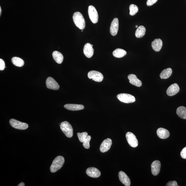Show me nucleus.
Segmentation results:
<instances>
[{
  "mask_svg": "<svg viewBox=\"0 0 186 186\" xmlns=\"http://www.w3.org/2000/svg\"><path fill=\"white\" fill-rule=\"evenodd\" d=\"M117 98L120 101L124 103H133L136 101L135 98L133 96L127 93L119 94L117 96Z\"/></svg>",
  "mask_w": 186,
  "mask_h": 186,
  "instance_id": "nucleus-4",
  "label": "nucleus"
},
{
  "mask_svg": "<svg viewBox=\"0 0 186 186\" xmlns=\"http://www.w3.org/2000/svg\"><path fill=\"white\" fill-rule=\"evenodd\" d=\"M9 123L13 128L19 130H24L28 127V125L27 123L21 122L13 119L10 120Z\"/></svg>",
  "mask_w": 186,
  "mask_h": 186,
  "instance_id": "nucleus-5",
  "label": "nucleus"
},
{
  "mask_svg": "<svg viewBox=\"0 0 186 186\" xmlns=\"http://www.w3.org/2000/svg\"><path fill=\"white\" fill-rule=\"evenodd\" d=\"M119 177L120 181L124 185L126 186H129L131 185L130 179L125 173L122 171L119 173Z\"/></svg>",
  "mask_w": 186,
  "mask_h": 186,
  "instance_id": "nucleus-12",
  "label": "nucleus"
},
{
  "mask_svg": "<svg viewBox=\"0 0 186 186\" xmlns=\"http://www.w3.org/2000/svg\"><path fill=\"white\" fill-rule=\"evenodd\" d=\"M1 7H0V15H1Z\"/></svg>",
  "mask_w": 186,
  "mask_h": 186,
  "instance_id": "nucleus-35",
  "label": "nucleus"
},
{
  "mask_svg": "<svg viewBox=\"0 0 186 186\" xmlns=\"http://www.w3.org/2000/svg\"><path fill=\"white\" fill-rule=\"evenodd\" d=\"M119 20L115 18L113 20L110 27V33L112 36H115L117 35L119 29Z\"/></svg>",
  "mask_w": 186,
  "mask_h": 186,
  "instance_id": "nucleus-11",
  "label": "nucleus"
},
{
  "mask_svg": "<svg viewBox=\"0 0 186 186\" xmlns=\"http://www.w3.org/2000/svg\"><path fill=\"white\" fill-rule=\"evenodd\" d=\"M146 29L143 26H140L137 29L135 33L136 37L138 38H142L145 35Z\"/></svg>",
  "mask_w": 186,
  "mask_h": 186,
  "instance_id": "nucleus-24",
  "label": "nucleus"
},
{
  "mask_svg": "<svg viewBox=\"0 0 186 186\" xmlns=\"http://www.w3.org/2000/svg\"><path fill=\"white\" fill-rule=\"evenodd\" d=\"M60 128L62 131L68 138H71L73 135V129L72 126L67 121H64L61 124Z\"/></svg>",
  "mask_w": 186,
  "mask_h": 186,
  "instance_id": "nucleus-3",
  "label": "nucleus"
},
{
  "mask_svg": "<svg viewBox=\"0 0 186 186\" xmlns=\"http://www.w3.org/2000/svg\"><path fill=\"white\" fill-rule=\"evenodd\" d=\"M46 87L50 89L57 90L59 88V85L56 81L51 77L47 78L46 81Z\"/></svg>",
  "mask_w": 186,
  "mask_h": 186,
  "instance_id": "nucleus-9",
  "label": "nucleus"
},
{
  "mask_svg": "<svg viewBox=\"0 0 186 186\" xmlns=\"http://www.w3.org/2000/svg\"><path fill=\"white\" fill-rule=\"evenodd\" d=\"M127 55V52L123 49L117 48L113 52L114 56L117 58H121Z\"/></svg>",
  "mask_w": 186,
  "mask_h": 186,
  "instance_id": "nucleus-22",
  "label": "nucleus"
},
{
  "mask_svg": "<svg viewBox=\"0 0 186 186\" xmlns=\"http://www.w3.org/2000/svg\"><path fill=\"white\" fill-rule=\"evenodd\" d=\"M5 68V63L3 59H0V70H3Z\"/></svg>",
  "mask_w": 186,
  "mask_h": 186,
  "instance_id": "nucleus-30",
  "label": "nucleus"
},
{
  "mask_svg": "<svg viewBox=\"0 0 186 186\" xmlns=\"http://www.w3.org/2000/svg\"><path fill=\"white\" fill-rule=\"evenodd\" d=\"M88 76L89 79L97 82H101L104 79V76L101 73L94 70L89 72Z\"/></svg>",
  "mask_w": 186,
  "mask_h": 186,
  "instance_id": "nucleus-7",
  "label": "nucleus"
},
{
  "mask_svg": "<svg viewBox=\"0 0 186 186\" xmlns=\"http://www.w3.org/2000/svg\"><path fill=\"white\" fill-rule=\"evenodd\" d=\"M65 162V159L62 156H59L55 158L51 165L50 170L51 172L55 173L60 169L63 167Z\"/></svg>",
  "mask_w": 186,
  "mask_h": 186,
  "instance_id": "nucleus-2",
  "label": "nucleus"
},
{
  "mask_svg": "<svg viewBox=\"0 0 186 186\" xmlns=\"http://www.w3.org/2000/svg\"><path fill=\"white\" fill-rule=\"evenodd\" d=\"M172 70L171 68H168L162 71L160 74V77L162 79H166L171 75Z\"/></svg>",
  "mask_w": 186,
  "mask_h": 186,
  "instance_id": "nucleus-23",
  "label": "nucleus"
},
{
  "mask_svg": "<svg viewBox=\"0 0 186 186\" xmlns=\"http://www.w3.org/2000/svg\"><path fill=\"white\" fill-rule=\"evenodd\" d=\"M177 113L178 116L183 119H186V108L180 106L177 108Z\"/></svg>",
  "mask_w": 186,
  "mask_h": 186,
  "instance_id": "nucleus-25",
  "label": "nucleus"
},
{
  "mask_svg": "<svg viewBox=\"0 0 186 186\" xmlns=\"http://www.w3.org/2000/svg\"><path fill=\"white\" fill-rule=\"evenodd\" d=\"M88 13L90 19L93 23H98V14L97 10L93 6H90L88 7Z\"/></svg>",
  "mask_w": 186,
  "mask_h": 186,
  "instance_id": "nucleus-6",
  "label": "nucleus"
},
{
  "mask_svg": "<svg viewBox=\"0 0 186 186\" xmlns=\"http://www.w3.org/2000/svg\"><path fill=\"white\" fill-rule=\"evenodd\" d=\"M83 53L85 56L88 58H90L93 56L94 50L90 44L87 43L85 44L83 48Z\"/></svg>",
  "mask_w": 186,
  "mask_h": 186,
  "instance_id": "nucleus-15",
  "label": "nucleus"
},
{
  "mask_svg": "<svg viewBox=\"0 0 186 186\" xmlns=\"http://www.w3.org/2000/svg\"><path fill=\"white\" fill-rule=\"evenodd\" d=\"M151 172L154 176H157L160 171L161 163L159 161L156 160L153 162L151 165Z\"/></svg>",
  "mask_w": 186,
  "mask_h": 186,
  "instance_id": "nucleus-16",
  "label": "nucleus"
},
{
  "mask_svg": "<svg viewBox=\"0 0 186 186\" xmlns=\"http://www.w3.org/2000/svg\"><path fill=\"white\" fill-rule=\"evenodd\" d=\"M136 28H138V25H136Z\"/></svg>",
  "mask_w": 186,
  "mask_h": 186,
  "instance_id": "nucleus-36",
  "label": "nucleus"
},
{
  "mask_svg": "<svg viewBox=\"0 0 186 186\" xmlns=\"http://www.w3.org/2000/svg\"><path fill=\"white\" fill-rule=\"evenodd\" d=\"M64 107L68 110L78 111L84 109V106L82 104H67L64 106Z\"/></svg>",
  "mask_w": 186,
  "mask_h": 186,
  "instance_id": "nucleus-19",
  "label": "nucleus"
},
{
  "mask_svg": "<svg viewBox=\"0 0 186 186\" xmlns=\"http://www.w3.org/2000/svg\"><path fill=\"white\" fill-rule=\"evenodd\" d=\"M52 55L53 59L57 63L61 64L63 63V57L61 53L55 51L53 52Z\"/></svg>",
  "mask_w": 186,
  "mask_h": 186,
  "instance_id": "nucleus-21",
  "label": "nucleus"
},
{
  "mask_svg": "<svg viewBox=\"0 0 186 186\" xmlns=\"http://www.w3.org/2000/svg\"><path fill=\"white\" fill-rule=\"evenodd\" d=\"M18 186H25V184L23 182H21L20 184H19V185H18Z\"/></svg>",
  "mask_w": 186,
  "mask_h": 186,
  "instance_id": "nucleus-34",
  "label": "nucleus"
},
{
  "mask_svg": "<svg viewBox=\"0 0 186 186\" xmlns=\"http://www.w3.org/2000/svg\"><path fill=\"white\" fill-rule=\"evenodd\" d=\"M91 139V136H88L84 141V142H83V146L85 148L88 149L90 148V142Z\"/></svg>",
  "mask_w": 186,
  "mask_h": 186,
  "instance_id": "nucleus-29",
  "label": "nucleus"
},
{
  "mask_svg": "<svg viewBox=\"0 0 186 186\" xmlns=\"http://www.w3.org/2000/svg\"><path fill=\"white\" fill-rule=\"evenodd\" d=\"M129 10L130 15L134 16L138 12L139 9L137 6L134 4H131L130 6Z\"/></svg>",
  "mask_w": 186,
  "mask_h": 186,
  "instance_id": "nucleus-27",
  "label": "nucleus"
},
{
  "mask_svg": "<svg viewBox=\"0 0 186 186\" xmlns=\"http://www.w3.org/2000/svg\"><path fill=\"white\" fill-rule=\"evenodd\" d=\"M157 134L160 138L166 139L169 137L170 133L167 130L163 128H159L157 130Z\"/></svg>",
  "mask_w": 186,
  "mask_h": 186,
  "instance_id": "nucleus-20",
  "label": "nucleus"
},
{
  "mask_svg": "<svg viewBox=\"0 0 186 186\" xmlns=\"http://www.w3.org/2000/svg\"><path fill=\"white\" fill-rule=\"evenodd\" d=\"M179 91V88L177 83H174L169 87L167 90L166 93L170 96H174L178 93Z\"/></svg>",
  "mask_w": 186,
  "mask_h": 186,
  "instance_id": "nucleus-13",
  "label": "nucleus"
},
{
  "mask_svg": "<svg viewBox=\"0 0 186 186\" xmlns=\"http://www.w3.org/2000/svg\"><path fill=\"white\" fill-rule=\"evenodd\" d=\"M167 186H178L176 181H171L166 184Z\"/></svg>",
  "mask_w": 186,
  "mask_h": 186,
  "instance_id": "nucleus-33",
  "label": "nucleus"
},
{
  "mask_svg": "<svg viewBox=\"0 0 186 186\" xmlns=\"http://www.w3.org/2000/svg\"><path fill=\"white\" fill-rule=\"evenodd\" d=\"M77 136L80 142H83L88 136V134L86 132H83L82 133L79 132L77 133Z\"/></svg>",
  "mask_w": 186,
  "mask_h": 186,
  "instance_id": "nucleus-28",
  "label": "nucleus"
},
{
  "mask_svg": "<svg viewBox=\"0 0 186 186\" xmlns=\"http://www.w3.org/2000/svg\"><path fill=\"white\" fill-rule=\"evenodd\" d=\"M128 78L129 80V82L132 85L138 87L142 86V81L137 77L136 75L130 74L128 76Z\"/></svg>",
  "mask_w": 186,
  "mask_h": 186,
  "instance_id": "nucleus-17",
  "label": "nucleus"
},
{
  "mask_svg": "<svg viewBox=\"0 0 186 186\" xmlns=\"http://www.w3.org/2000/svg\"><path fill=\"white\" fill-rule=\"evenodd\" d=\"M152 47L156 52H159L162 47L163 42L160 39H156L152 42Z\"/></svg>",
  "mask_w": 186,
  "mask_h": 186,
  "instance_id": "nucleus-18",
  "label": "nucleus"
},
{
  "mask_svg": "<svg viewBox=\"0 0 186 186\" xmlns=\"http://www.w3.org/2000/svg\"><path fill=\"white\" fill-rule=\"evenodd\" d=\"M86 173L88 176L93 178H97L101 175V172L99 170L94 167L88 168Z\"/></svg>",
  "mask_w": 186,
  "mask_h": 186,
  "instance_id": "nucleus-14",
  "label": "nucleus"
},
{
  "mask_svg": "<svg viewBox=\"0 0 186 186\" xmlns=\"http://www.w3.org/2000/svg\"><path fill=\"white\" fill-rule=\"evenodd\" d=\"M74 22L76 26L81 30L85 28V23L82 15L80 12L74 13L73 16Z\"/></svg>",
  "mask_w": 186,
  "mask_h": 186,
  "instance_id": "nucleus-1",
  "label": "nucleus"
},
{
  "mask_svg": "<svg viewBox=\"0 0 186 186\" xmlns=\"http://www.w3.org/2000/svg\"><path fill=\"white\" fill-rule=\"evenodd\" d=\"M12 63L17 67H21L24 65V61L19 57H13L12 59Z\"/></svg>",
  "mask_w": 186,
  "mask_h": 186,
  "instance_id": "nucleus-26",
  "label": "nucleus"
},
{
  "mask_svg": "<svg viewBox=\"0 0 186 186\" xmlns=\"http://www.w3.org/2000/svg\"><path fill=\"white\" fill-rule=\"evenodd\" d=\"M126 138L127 139L128 144L130 146L133 147H136L138 146V142L135 135L132 132H128L126 134Z\"/></svg>",
  "mask_w": 186,
  "mask_h": 186,
  "instance_id": "nucleus-8",
  "label": "nucleus"
},
{
  "mask_svg": "<svg viewBox=\"0 0 186 186\" xmlns=\"http://www.w3.org/2000/svg\"><path fill=\"white\" fill-rule=\"evenodd\" d=\"M181 156L184 159H186V147L184 148L181 152Z\"/></svg>",
  "mask_w": 186,
  "mask_h": 186,
  "instance_id": "nucleus-32",
  "label": "nucleus"
},
{
  "mask_svg": "<svg viewBox=\"0 0 186 186\" xmlns=\"http://www.w3.org/2000/svg\"><path fill=\"white\" fill-rule=\"evenodd\" d=\"M158 1V0H147V5L148 6H152L153 4L157 3Z\"/></svg>",
  "mask_w": 186,
  "mask_h": 186,
  "instance_id": "nucleus-31",
  "label": "nucleus"
},
{
  "mask_svg": "<svg viewBox=\"0 0 186 186\" xmlns=\"http://www.w3.org/2000/svg\"><path fill=\"white\" fill-rule=\"evenodd\" d=\"M112 144V141L110 138H107L104 140L100 145V150L102 153L108 151L110 148Z\"/></svg>",
  "mask_w": 186,
  "mask_h": 186,
  "instance_id": "nucleus-10",
  "label": "nucleus"
}]
</instances>
